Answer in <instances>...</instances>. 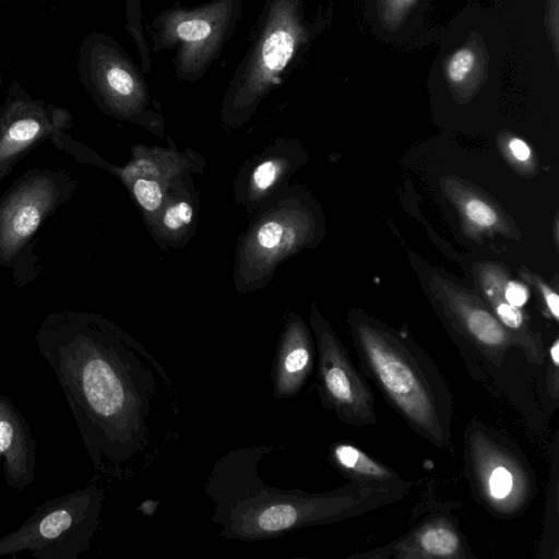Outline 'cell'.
<instances>
[{"mask_svg": "<svg viewBox=\"0 0 559 559\" xmlns=\"http://www.w3.org/2000/svg\"><path fill=\"white\" fill-rule=\"evenodd\" d=\"M35 344L55 373L94 469L120 481L152 444L153 406L170 376L138 341L90 312L49 313Z\"/></svg>", "mask_w": 559, "mask_h": 559, "instance_id": "1", "label": "cell"}, {"mask_svg": "<svg viewBox=\"0 0 559 559\" xmlns=\"http://www.w3.org/2000/svg\"><path fill=\"white\" fill-rule=\"evenodd\" d=\"M283 445L252 444L221 455L203 491L213 502L211 520L219 535L240 542H262L293 531L329 525L395 503L411 490L401 479L386 484L349 480L325 492L273 487L260 475L261 460Z\"/></svg>", "mask_w": 559, "mask_h": 559, "instance_id": "2", "label": "cell"}, {"mask_svg": "<svg viewBox=\"0 0 559 559\" xmlns=\"http://www.w3.org/2000/svg\"><path fill=\"white\" fill-rule=\"evenodd\" d=\"M348 330L364 376L419 437L449 450L454 399L429 354L404 332L359 311L349 313Z\"/></svg>", "mask_w": 559, "mask_h": 559, "instance_id": "3", "label": "cell"}, {"mask_svg": "<svg viewBox=\"0 0 559 559\" xmlns=\"http://www.w3.org/2000/svg\"><path fill=\"white\" fill-rule=\"evenodd\" d=\"M306 0H265L226 94L231 110L249 108L278 86L321 24L306 17Z\"/></svg>", "mask_w": 559, "mask_h": 559, "instance_id": "4", "label": "cell"}, {"mask_svg": "<svg viewBox=\"0 0 559 559\" xmlns=\"http://www.w3.org/2000/svg\"><path fill=\"white\" fill-rule=\"evenodd\" d=\"M76 187V180L64 170L33 168L0 195V267L10 272L16 286L38 277L37 235Z\"/></svg>", "mask_w": 559, "mask_h": 559, "instance_id": "5", "label": "cell"}, {"mask_svg": "<svg viewBox=\"0 0 559 559\" xmlns=\"http://www.w3.org/2000/svg\"><path fill=\"white\" fill-rule=\"evenodd\" d=\"M242 10L243 0H211L194 8L175 3L147 27L151 52L173 51L177 79L198 81L234 36Z\"/></svg>", "mask_w": 559, "mask_h": 559, "instance_id": "6", "label": "cell"}, {"mask_svg": "<svg viewBox=\"0 0 559 559\" xmlns=\"http://www.w3.org/2000/svg\"><path fill=\"white\" fill-rule=\"evenodd\" d=\"M103 501L104 490L94 484L45 501L0 537V558L28 554L35 559H79L91 547Z\"/></svg>", "mask_w": 559, "mask_h": 559, "instance_id": "7", "label": "cell"}, {"mask_svg": "<svg viewBox=\"0 0 559 559\" xmlns=\"http://www.w3.org/2000/svg\"><path fill=\"white\" fill-rule=\"evenodd\" d=\"M465 474L474 496L497 515H516L535 495L530 464L506 437L475 420L464 437Z\"/></svg>", "mask_w": 559, "mask_h": 559, "instance_id": "8", "label": "cell"}, {"mask_svg": "<svg viewBox=\"0 0 559 559\" xmlns=\"http://www.w3.org/2000/svg\"><path fill=\"white\" fill-rule=\"evenodd\" d=\"M311 326L317 349V389L321 405L342 423L362 428L377 423L374 397L329 322L316 310Z\"/></svg>", "mask_w": 559, "mask_h": 559, "instance_id": "9", "label": "cell"}, {"mask_svg": "<svg viewBox=\"0 0 559 559\" xmlns=\"http://www.w3.org/2000/svg\"><path fill=\"white\" fill-rule=\"evenodd\" d=\"M73 126L69 110L12 88L0 107V182L44 141Z\"/></svg>", "mask_w": 559, "mask_h": 559, "instance_id": "10", "label": "cell"}, {"mask_svg": "<svg viewBox=\"0 0 559 559\" xmlns=\"http://www.w3.org/2000/svg\"><path fill=\"white\" fill-rule=\"evenodd\" d=\"M438 309L451 329L493 367L515 347L512 335L478 296L439 276L430 282Z\"/></svg>", "mask_w": 559, "mask_h": 559, "instance_id": "11", "label": "cell"}, {"mask_svg": "<svg viewBox=\"0 0 559 559\" xmlns=\"http://www.w3.org/2000/svg\"><path fill=\"white\" fill-rule=\"evenodd\" d=\"M88 80L97 100L109 111L130 115L146 103L147 87L129 55L112 39L98 36L88 49Z\"/></svg>", "mask_w": 559, "mask_h": 559, "instance_id": "12", "label": "cell"}, {"mask_svg": "<svg viewBox=\"0 0 559 559\" xmlns=\"http://www.w3.org/2000/svg\"><path fill=\"white\" fill-rule=\"evenodd\" d=\"M357 559H471L476 558L454 520L432 515L382 547L356 552Z\"/></svg>", "mask_w": 559, "mask_h": 559, "instance_id": "13", "label": "cell"}, {"mask_svg": "<svg viewBox=\"0 0 559 559\" xmlns=\"http://www.w3.org/2000/svg\"><path fill=\"white\" fill-rule=\"evenodd\" d=\"M317 356L316 342L307 325L293 316L282 333L271 370L273 396H296L312 372Z\"/></svg>", "mask_w": 559, "mask_h": 559, "instance_id": "14", "label": "cell"}, {"mask_svg": "<svg viewBox=\"0 0 559 559\" xmlns=\"http://www.w3.org/2000/svg\"><path fill=\"white\" fill-rule=\"evenodd\" d=\"M7 484L24 490L35 480L36 445L26 418L13 402L0 394V460Z\"/></svg>", "mask_w": 559, "mask_h": 559, "instance_id": "15", "label": "cell"}, {"mask_svg": "<svg viewBox=\"0 0 559 559\" xmlns=\"http://www.w3.org/2000/svg\"><path fill=\"white\" fill-rule=\"evenodd\" d=\"M501 270L502 266L491 262L475 266L484 301L512 335L515 347L522 349L530 362L540 365L546 356L540 335L531 328L522 309L512 306L503 297L500 287Z\"/></svg>", "mask_w": 559, "mask_h": 559, "instance_id": "16", "label": "cell"}, {"mask_svg": "<svg viewBox=\"0 0 559 559\" xmlns=\"http://www.w3.org/2000/svg\"><path fill=\"white\" fill-rule=\"evenodd\" d=\"M328 457L330 464L352 481L386 484L402 479L397 472L350 442L333 443Z\"/></svg>", "mask_w": 559, "mask_h": 559, "instance_id": "17", "label": "cell"}, {"mask_svg": "<svg viewBox=\"0 0 559 559\" xmlns=\"http://www.w3.org/2000/svg\"><path fill=\"white\" fill-rule=\"evenodd\" d=\"M448 192L464 219L475 228L485 231H504L507 229L498 209L486 198L471 189L457 187L454 182L452 187L448 188Z\"/></svg>", "mask_w": 559, "mask_h": 559, "instance_id": "18", "label": "cell"}, {"mask_svg": "<svg viewBox=\"0 0 559 559\" xmlns=\"http://www.w3.org/2000/svg\"><path fill=\"white\" fill-rule=\"evenodd\" d=\"M478 56L469 46L455 49L445 61L447 80L456 87L472 81L478 68Z\"/></svg>", "mask_w": 559, "mask_h": 559, "instance_id": "19", "label": "cell"}, {"mask_svg": "<svg viewBox=\"0 0 559 559\" xmlns=\"http://www.w3.org/2000/svg\"><path fill=\"white\" fill-rule=\"evenodd\" d=\"M133 193L146 211H155L162 203V190L154 180L138 179L133 183Z\"/></svg>", "mask_w": 559, "mask_h": 559, "instance_id": "20", "label": "cell"}, {"mask_svg": "<svg viewBox=\"0 0 559 559\" xmlns=\"http://www.w3.org/2000/svg\"><path fill=\"white\" fill-rule=\"evenodd\" d=\"M500 287L506 300L514 307L523 308L530 298V292L527 287L512 278L506 273L502 267L500 274Z\"/></svg>", "mask_w": 559, "mask_h": 559, "instance_id": "21", "label": "cell"}, {"mask_svg": "<svg viewBox=\"0 0 559 559\" xmlns=\"http://www.w3.org/2000/svg\"><path fill=\"white\" fill-rule=\"evenodd\" d=\"M528 283L535 286L536 290L539 293L543 302L555 321L559 319V297L558 294L550 288L543 280L538 276L524 272L521 275Z\"/></svg>", "mask_w": 559, "mask_h": 559, "instance_id": "22", "label": "cell"}, {"mask_svg": "<svg viewBox=\"0 0 559 559\" xmlns=\"http://www.w3.org/2000/svg\"><path fill=\"white\" fill-rule=\"evenodd\" d=\"M192 207L187 202H179L168 207L164 215V224L167 228L175 230L191 222Z\"/></svg>", "mask_w": 559, "mask_h": 559, "instance_id": "23", "label": "cell"}, {"mask_svg": "<svg viewBox=\"0 0 559 559\" xmlns=\"http://www.w3.org/2000/svg\"><path fill=\"white\" fill-rule=\"evenodd\" d=\"M550 364L547 370V388L549 394L555 401L558 400L559 392V340L556 338L549 348Z\"/></svg>", "mask_w": 559, "mask_h": 559, "instance_id": "24", "label": "cell"}, {"mask_svg": "<svg viewBox=\"0 0 559 559\" xmlns=\"http://www.w3.org/2000/svg\"><path fill=\"white\" fill-rule=\"evenodd\" d=\"M284 228L277 222H267L263 224L257 234L258 243L264 249L276 247L283 237Z\"/></svg>", "mask_w": 559, "mask_h": 559, "instance_id": "25", "label": "cell"}, {"mask_svg": "<svg viewBox=\"0 0 559 559\" xmlns=\"http://www.w3.org/2000/svg\"><path fill=\"white\" fill-rule=\"evenodd\" d=\"M278 165L273 160H266L260 164L252 176L253 183L257 188L265 190L271 187L277 176Z\"/></svg>", "mask_w": 559, "mask_h": 559, "instance_id": "26", "label": "cell"}, {"mask_svg": "<svg viewBox=\"0 0 559 559\" xmlns=\"http://www.w3.org/2000/svg\"><path fill=\"white\" fill-rule=\"evenodd\" d=\"M508 148L512 157L521 163L530 160L532 156L528 145L519 138H511L508 142Z\"/></svg>", "mask_w": 559, "mask_h": 559, "instance_id": "27", "label": "cell"}, {"mask_svg": "<svg viewBox=\"0 0 559 559\" xmlns=\"http://www.w3.org/2000/svg\"><path fill=\"white\" fill-rule=\"evenodd\" d=\"M417 0H384L386 15L397 17L408 10Z\"/></svg>", "mask_w": 559, "mask_h": 559, "instance_id": "28", "label": "cell"}, {"mask_svg": "<svg viewBox=\"0 0 559 559\" xmlns=\"http://www.w3.org/2000/svg\"><path fill=\"white\" fill-rule=\"evenodd\" d=\"M159 504V500L146 499L140 503L138 510L146 516H152L155 514Z\"/></svg>", "mask_w": 559, "mask_h": 559, "instance_id": "29", "label": "cell"}, {"mask_svg": "<svg viewBox=\"0 0 559 559\" xmlns=\"http://www.w3.org/2000/svg\"><path fill=\"white\" fill-rule=\"evenodd\" d=\"M0 84H1V79H0Z\"/></svg>", "mask_w": 559, "mask_h": 559, "instance_id": "30", "label": "cell"}]
</instances>
